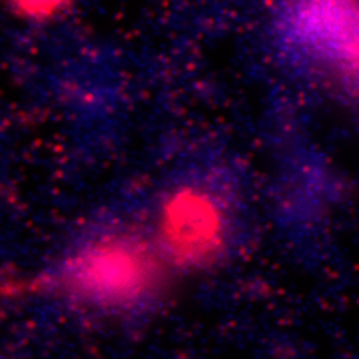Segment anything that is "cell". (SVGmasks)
I'll use <instances>...</instances> for the list:
<instances>
[{"label": "cell", "instance_id": "cell-1", "mask_svg": "<svg viewBox=\"0 0 359 359\" xmlns=\"http://www.w3.org/2000/svg\"><path fill=\"white\" fill-rule=\"evenodd\" d=\"M168 262L154 240L128 231L102 233L72 252L54 285L72 302L106 311L148 304L160 290Z\"/></svg>", "mask_w": 359, "mask_h": 359}, {"label": "cell", "instance_id": "cell-2", "mask_svg": "<svg viewBox=\"0 0 359 359\" xmlns=\"http://www.w3.org/2000/svg\"><path fill=\"white\" fill-rule=\"evenodd\" d=\"M280 39L359 96V0H285Z\"/></svg>", "mask_w": 359, "mask_h": 359}, {"label": "cell", "instance_id": "cell-3", "mask_svg": "<svg viewBox=\"0 0 359 359\" xmlns=\"http://www.w3.org/2000/svg\"><path fill=\"white\" fill-rule=\"evenodd\" d=\"M226 200L205 184H182L164 198L154 244L168 266L196 269L218 259L230 242Z\"/></svg>", "mask_w": 359, "mask_h": 359}, {"label": "cell", "instance_id": "cell-4", "mask_svg": "<svg viewBox=\"0 0 359 359\" xmlns=\"http://www.w3.org/2000/svg\"><path fill=\"white\" fill-rule=\"evenodd\" d=\"M70 0H11L13 8L25 18L44 20L60 14Z\"/></svg>", "mask_w": 359, "mask_h": 359}]
</instances>
